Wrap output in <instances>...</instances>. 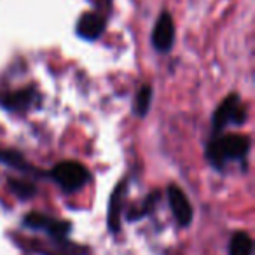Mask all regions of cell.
I'll use <instances>...</instances> for the list:
<instances>
[{"instance_id": "cell-1", "label": "cell", "mask_w": 255, "mask_h": 255, "mask_svg": "<svg viewBox=\"0 0 255 255\" xmlns=\"http://www.w3.org/2000/svg\"><path fill=\"white\" fill-rule=\"evenodd\" d=\"M250 150V138L245 135H226L213 138L206 147V157L215 168H222L231 159H245Z\"/></svg>"}, {"instance_id": "cell-2", "label": "cell", "mask_w": 255, "mask_h": 255, "mask_svg": "<svg viewBox=\"0 0 255 255\" xmlns=\"http://www.w3.org/2000/svg\"><path fill=\"white\" fill-rule=\"evenodd\" d=\"M49 175L65 192L79 191L89 180V171L86 170V166H82L81 163H75V161L58 163Z\"/></svg>"}, {"instance_id": "cell-3", "label": "cell", "mask_w": 255, "mask_h": 255, "mask_svg": "<svg viewBox=\"0 0 255 255\" xmlns=\"http://www.w3.org/2000/svg\"><path fill=\"white\" fill-rule=\"evenodd\" d=\"M245 117H247V110H245L240 96L229 95L213 114V129H215V133H219L229 124L240 126L245 123Z\"/></svg>"}, {"instance_id": "cell-4", "label": "cell", "mask_w": 255, "mask_h": 255, "mask_svg": "<svg viewBox=\"0 0 255 255\" xmlns=\"http://www.w3.org/2000/svg\"><path fill=\"white\" fill-rule=\"evenodd\" d=\"M23 224H25V227H30V229L46 231L49 236L56 238V240H63L72 229V226L67 220L53 219V217L44 215V213H39V212L28 213V215L25 217V220H23Z\"/></svg>"}, {"instance_id": "cell-5", "label": "cell", "mask_w": 255, "mask_h": 255, "mask_svg": "<svg viewBox=\"0 0 255 255\" xmlns=\"http://www.w3.org/2000/svg\"><path fill=\"white\" fill-rule=\"evenodd\" d=\"M168 201H170V208L173 212V217L178 222V226L187 227L192 222V206L189 203L187 196L182 192L180 187L170 185L168 187Z\"/></svg>"}, {"instance_id": "cell-6", "label": "cell", "mask_w": 255, "mask_h": 255, "mask_svg": "<svg viewBox=\"0 0 255 255\" xmlns=\"http://www.w3.org/2000/svg\"><path fill=\"white\" fill-rule=\"evenodd\" d=\"M173 40H175L173 19H171V16L168 14V12H163L152 30V44L157 51L166 53V51H170L171 46H173Z\"/></svg>"}, {"instance_id": "cell-7", "label": "cell", "mask_w": 255, "mask_h": 255, "mask_svg": "<svg viewBox=\"0 0 255 255\" xmlns=\"http://www.w3.org/2000/svg\"><path fill=\"white\" fill-rule=\"evenodd\" d=\"M37 95L32 88L26 89H19V91L14 93H5V95L0 96V105L7 110H12V112H21V110H26L35 103Z\"/></svg>"}, {"instance_id": "cell-8", "label": "cell", "mask_w": 255, "mask_h": 255, "mask_svg": "<svg viewBox=\"0 0 255 255\" xmlns=\"http://www.w3.org/2000/svg\"><path fill=\"white\" fill-rule=\"evenodd\" d=\"M105 30V18L98 12H86L77 23V33L86 40H95Z\"/></svg>"}, {"instance_id": "cell-9", "label": "cell", "mask_w": 255, "mask_h": 255, "mask_svg": "<svg viewBox=\"0 0 255 255\" xmlns=\"http://www.w3.org/2000/svg\"><path fill=\"white\" fill-rule=\"evenodd\" d=\"M126 198V184L121 182L114 191L109 205V229L110 233H119L121 229V213H123V203Z\"/></svg>"}, {"instance_id": "cell-10", "label": "cell", "mask_w": 255, "mask_h": 255, "mask_svg": "<svg viewBox=\"0 0 255 255\" xmlns=\"http://www.w3.org/2000/svg\"><path fill=\"white\" fill-rule=\"evenodd\" d=\"M254 254V241L250 234L240 231L231 238L229 243V255H252Z\"/></svg>"}, {"instance_id": "cell-11", "label": "cell", "mask_w": 255, "mask_h": 255, "mask_svg": "<svg viewBox=\"0 0 255 255\" xmlns=\"http://www.w3.org/2000/svg\"><path fill=\"white\" fill-rule=\"evenodd\" d=\"M150 102H152V88L149 84L142 86L138 89V95L135 98V114L138 117H145L150 109Z\"/></svg>"}, {"instance_id": "cell-12", "label": "cell", "mask_w": 255, "mask_h": 255, "mask_svg": "<svg viewBox=\"0 0 255 255\" xmlns=\"http://www.w3.org/2000/svg\"><path fill=\"white\" fill-rule=\"evenodd\" d=\"M9 187H11V191L21 199H28V198H32V196L35 194V187H33V184L25 182V180L9 178Z\"/></svg>"}, {"instance_id": "cell-13", "label": "cell", "mask_w": 255, "mask_h": 255, "mask_svg": "<svg viewBox=\"0 0 255 255\" xmlns=\"http://www.w3.org/2000/svg\"><path fill=\"white\" fill-rule=\"evenodd\" d=\"M0 161L18 170H30V166L25 163L23 156L16 150H0Z\"/></svg>"}, {"instance_id": "cell-14", "label": "cell", "mask_w": 255, "mask_h": 255, "mask_svg": "<svg viewBox=\"0 0 255 255\" xmlns=\"http://www.w3.org/2000/svg\"><path fill=\"white\" fill-rule=\"evenodd\" d=\"M157 199H159V192H152V194H150L149 198H147L145 201H143V205L140 206V208L131 210V213L128 215V219L136 220V219H140V217H145L147 213L152 212V208H154V205H156Z\"/></svg>"}]
</instances>
